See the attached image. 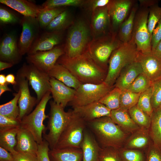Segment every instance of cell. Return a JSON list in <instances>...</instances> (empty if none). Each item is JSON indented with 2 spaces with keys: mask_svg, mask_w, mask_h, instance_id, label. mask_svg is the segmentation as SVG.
Masks as SVG:
<instances>
[{
  "mask_svg": "<svg viewBox=\"0 0 161 161\" xmlns=\"http://www.w3.org/2000/svg\"><path fill=\"white\" fill-rule=\"evenodd\" d=\"M20 127L0 130V146L12 154L17 152L15 147L17 143V135Z\"/></svg>",
  "mask_w": 161,
  "mask_h": 161,
  "instance_id": "f546056e",
  "label": "cell"
},
{
  "mask_svg": "<svg viewBox=\"0 0 161 161\" xmlns=\"http://www.w3.org/2000/svg\"><path fill=\"white\" fill-rule=\"evenodd\" d=\"M0 161H14L12 154L0 146Z\"/></svg>",
  "mask_w": 161,
  "mask_h": 161,
  "instance_id": "db71d44e",
  "label": "cell"
},
{
  "mask_svg": "<svg viewBox=\"0 0 161 161\" xmlns=\"http://www.w3.org/2000/svg\"><path fill=\"white\" fill-rule=\"evenodd\" d=\"M21 32L18 42L21 54H27L36 38L40 27L36 18L24 16L20 20Z\"/></svg>",
  "mask_w": 161,
  "mask_h": 161,
  "instance_id": "4fadbf2b",
  "label": "cell"
},
{
  "mask_svg": "<svg viewBox=\"0 0 161 161\" xmlns=\"http://www.w3.org/2000/svg\"><path fill=\"white\" fill-rule=\"evenodd\" d=\"M64 54V45H58L50 50L27 55L26 58L28 64L48 73Z\"/></svg>",
  "mask_w": 161,
  "mask_h": 161,
  "instance_id": "7c38bea8",
  "label": "cell"
},
{
  "mask_svg": "<svg viewBox=\"0 0 161 161\" xmlns=\"http://www.w3.org/2000/svg\"><path fill=\"white\" fill-rule=\"evenodd\" d=\"M63 37V31H47L38 35L27 54L50 50L61 43Z\"/></svg>",
  "mask_w": 161,
  "mask_h": 161,
  "instance_id": "e0dca14e",
  "label": "cell"
},
{
  "mask_svg": "<svg viewBox=\"0 0 161 161\" xmlns=\"http://www.w3.org/2000/svg\"><path fill=\"white\" fill-rule=\"evenodd\" d=\"M65 10V7L41 8L36 18L40 27L45 28L58 15Z\"/></svg>",
  "mask_w": 161,
  "mask_h": 161,
  "instance_id": "d590c367",
  "label": "cell"
},
{
  "mask_svg": "<svg viewBox=\"0 0 161 161\" xmlns=\"http://www.w3.org/2000/svg\"><path fill=\"white\" fill-rule=\"evenodd\" d=\"M18 18L6 9L0 8V21L3 24H14L18 21Z\"/></svg>",
  "mask_w": 161,
  "mask_h": 161,
  "instance_id": "c3c4849f",
  "label": "cell"
},
{
  "mask_svg": "<svg viewBox=\"0 0 161 161\" xmlns=\"http://www.w3.org/2000/svg\"><path fill=\"white\" fill-rule=\"evenodd\" d=\"M13 65L12 64L0 61V71H1L4 69L12 67Z\"/></svg>",
  "mask_w": 161,
  "mask_h": 161,
  "instance_id": "680465c9",
  "label": "cell"
},
{
  "mask_svg": "<svg viewBox=\"0 0 161 161\" xmlns=\"http://www.w3.org/2000/svg\"><path fill=\"white\" fill-rule=\"evenodd\" d=\"M161 19V7L156 4L150 7L148 19V27L149 33L152 35L157 24Z\"/></svg>",
  "mask_w": 161,
  "mask_h": 161,
  "instance_id": "7bdbcfd3",
  "label": "cell"
},
{
  "mask_svg": "<svg viewBox=\"0 0 161 161\" xmlns=\"http://www.w3.org/2000/svg\"><path fill=\"white\" fill-rule=\"evenodd\" d=\"M136 10V7L133 8L128 18L119 27L118 36L123 43H127L131 39Z\"/></svg>",
  "mask_w": 161,
  "mask_h": 161,
  "instance_id": "1f68e13d",
  "label": "cell"
},
{
  "mask_svg": "<svg viewBox=\"0 0 161 161\" xmlns=\"http://www.w3.org/2000/svg\"><path fill=\"white\" fill-rule=\"evenodd\" d=\"M21 120L18 118L13 119L0 114V130L20 127Z\"/></svg>",
  "mask_w": 161,
  "mask_h": 161,
  "instance_id": "681fc988",
  "label": "cell"
},
{
  "mask_svg": "<svg viewBox=\"0 0 161 161\" xmlns=\"http://www.w3.org/2000/svg\"><path fill=\"white\" fill-rule=\"evenodd\" d=\"M50 83L53 101L64 108L74 98L76 90L52 77H50Z\"/></svg>",
  "mask_w": 161,
  "mask_h": 161,
  "instance_id": "d6986e66",
  "label": "cell"
},
{
  "mask_svg": "<svg viewBox=\"0 0 161 161\" xmlns=\"http://www.w3.org/2000/svg\"><path fill=\"white\" fill-rule=\"evenodd\" d=\"M12 155L14 161H37V156L29 154L17 152Z\"/></svg>",
  "mask_w": 161,
  "mask_h": 161,
  "instance_id": "f5cc1de1",
  "label": "cell"
},
{
  "mask_svg": "<svg viewBox=\"0 0 161 161\" xmlns=\"http://www.w3.org/2000/svg\"><path fill=\"white\" fill-rule=\"evenodd\" d=\"M72 21L70 13L66 9L52 21L45 29L47 31H63L72 25Z\"/></svg>",
  "mask_w": 161,
  "mask_h": 161,
  "instance_id": "d6a6232c",
  "label": "cell"
},
{
  "mask_svg": "<svg viewBox=\"0 0 161 161\" xmlns=\"http://www.w3.org/2000/svg\"><path fill=\"white\" fill-rule=\"evenodd\" d=\"M137 61L140 64L143 73L152 82L161 78V59L152 52L147 54L138 52Z\"/></svg>",
  "mask_w": 161,
  "mask_h": 161,
  "instance_id": "ac0fdd59",
  "label": "cell"
},
{
  "mask_svg": "<svg viewBox=\"0 0 161 161\" xmlns=\"http://www.w3.org/2000/svg\"><path fill=\"white\" fill-rule=\"evenodd\" d=\"M7 83L6 76L4 74L0 75V85H4Z\"/></svg>",
  "mask_w": 161,
  "mask_h": 161,
  "instance_id": "94428289",
  "label": "cell"
},
{
  "mask_svg": "<svg viewBox=\"0 0 161 161\" xmlns=\"http://www.w3.org/2000/svg\"><path fill=\"white\" fill-rule=\"evenodd\" d=\"M86 0H47L41 6L42 9L65 7L67 6H84Z\"/></svg>",
  "mask_w": 161,
  "mask_h": 161,
  "instance_id": "f35d334b",
  "label": "cell"
},
{
  "mask_svg": "<svg viewBox=\"0 0 161 161\" xmlns=\"http://www.w3.org/2000/svg\"><path fill=\"white\" fill-rule=\"evenodd\" d=\"M143 73L142 67L136 61L125 67L120 72L114 83L121 90L127 89L137 77Z\"/></svg>",
  "mask_w": 161,
  "mask_h": 161,
  "instance_id": "cb8c5ba5",
  "label": "cell"
},
{
  "mask_svg": "<svg viewBox=\"0 0 161 161\" xmlns=\"http://www.w3.org/2000/svg\"><path fill=\"white\" fill-rule=\"evenodd\" d=\"M6 80L8 83H10L14 86L16 85L17 83L14 75L12 74H10L6 75Z\"/></svg>",
  "mask_w": 161,
  "mask_h": 161,
  "instance_id": "9f6ffc18",
  "label": "cell"
},
{
  "mask_svg": "<svg viewBox=\"0 0 161 161\" xmlns=\"http://www.w3.org/2000/svg\"><path fill=\"white\" fill-rule=\"evenodd\" d=\"M110 117L116 124L129 134L140 128L132 120L128 111L120 108L111 111Z\"/></svg>",
  "mask_w": 161,
  "mask_h": 161,
  "instance_id": "4316f807",
  "label": "cell"
},
{
  "mask_svg": "<svg viewBox=\"0 0 161 161\" xmlns=\"http://www.w3.org/2000/svg\"><path fill=\"white\" fill-rule=\"evenodd\" d=\"M122 43L116 33L110 32L104 35L92 38L86 51L97 64L106 70L112 53Z\"/></svg>",
  "mask_w": 161,
  "mask_h": 161,
  "instance_id": "5b68a950",
  "label": "cell"
},
{
  "mask_svg": "<svg viewBox=\"0 0 161 161\" xmlns=\"http://www.w3.org/2000/svg\"><path fill=\"white\" fill-rule=\"evenodd\" d=\"M16 86L20 92L18 104L19 109L18 118L21 120L25 116L30 113L35 105L37 103V98L32 96L28 87V81L24 77L18 74Z\"/></svg>",
  "mask_w": 161,
  "mask_h": 161,
  "instance_id": "5bb4252c",
  "label": "cell"
},
{
  "mask_svg": "<svg viewBox=\"0 0 161 161\" xmlns=\"http://www.w3.org/2000/svg\"><path fill=\"white\" fill-rule=\"evenodd\" d=\"M152 52L154 55L161 59V41L155 48L152 50Z\"/></svg>",
  "mask_w": 161,
  "mask_h": 161,
  "instance_id": "11a10c76",
  "label": "cell"
},
{
  "mask_svg": "<svg viewBox=\"0 0 161 161\" xmlns=\"http://www.w3.org/2000/svg\"><path fill=\"white\" fill-rule=\"evenodd\" d=\"M161 41V19L154 28L151 35V45L152 50L156 47Z\"/></svg>",
  "mask_w": 161,
  "mask_h": 161,
  "instance_id": "f907efd6",
  "label": "cell"
},
{
  "mask_svg": "<svg viewBox=\"0 0 161 161\" xmlns=\"http://www.w3.org/2000/svg\"><path fill=\"white\" fill-rule=\"evenodd\" d=\"M111 88L104 82L98 84H80L76 90L74 98L68 104L74 107L99 102Z\"/></svg>",
  "mask_w": 161,
  "mask_h": 161,
  "instance_id": "8fae6325",
  "label": "cell"
},
{
  "mask_svg": "<svg viewBox=\"0 0 161 161\" xmlns=\"http://www.w3.org/2000/svg\"><path fill=\"white\" fill-rule=\"evenodd\" d=\"M152 82L143 73L139 75L127 89L137 93H141L151 87Z\"/></svg>",
  "mask_w": 161,
  "mask_h": 161,
  "instance_id": "ab89813d",
  "label": "cell"
},
{
  "mask_svg": "<svg viewBox=\"0 0 161 161\" xmlns=\"http://www.w3.org/2000/svg\"><path fill=\"white\" fill-rule=\"evenodd\" d=\"M16 139V151L19 153L29 154L37 156L38 144L30 131L20 127L17 133Z\"/></svg>",
  "mask_w": 161,
  "mask_h": 161,
  "instance_id": "603a6c76",
  "label": "cell"
},
{
  "mask_svg": "<svg viewBox=\"0 0 161 161\" xmlns=\"http://www.w3.org/2000/svg\"><path fill=\"white\" fill-rule=\"evenodd\" d=\"M101 148L123 147L130 135L116 124L110 117H104L86 123Z\"/></svg>",
  "mask_w": 161,
  "mask_h": 161,
  "instance_id": "7a4b0ae2",
  "label": "cell"
},
{
  "mask_svg": "<svg viewBox=\"0 0 161 161\" xmlns=\"http://www.w3.org/2000/svg\"><path fill=\"white\" fill-rule=\"evenodd\" d=\"M91 36L90 26L85 20L79 19L76 21L69 29L64 45V55L71 58L84 53L92 40Z\"/></svg>",
  "mask_w": 161,
  "mask_h": 161,
  "instance_id": "277c9868",
  "label": "cell"
},
{
  "mask_svg": "<svg viewBox=\"0 0 161 161\" xmlns=\"http://www.w3.org/2000/svg\"><path fill=\"white\" fill-rule=\"evenodd\" d=\"M80 148L83 153L82 161H98L101 147L92 134L86 129Z\"/></svg>",
  "mask_w": 161,
  "mask_h": 161,
  "instance_id": "484cf974",
  "label": "cell"
},
{
  "mask_svg": "<svg viewBox=\"0 0 161 161\" xmlns=\"http://www.w3.org/2000/svg\"><path fill=\"white\" fill-rule=\"evenodd\" d=\"M20 92L14 93L13 98L10 101L0 105V114L13 119L18 118L19 114V106L17 105Z\"/></svg>",
  "mask_w": 161,
  "mask_h": 161,
  "instance_id": "836d02e7",
  "label": "cell"
},
{
  "mask_svg": "<svg viewBox=\"0 0 161 161\" xmlns=\"http://www.w3.org/2000/svg\"><path fill=\"white\" fill-rule=\"evenodd\" d=\"M138 51L132 38L121 44L112 53L109 61V66L104 82L112 87L122 70L126 66L137 61Z\"/></svg>",
  "mask_w": 161,
  "mask_h": 161,
  "instance_id": "3957f363",
  "label": "cell"
},
{
  "mask_svg": "<svg viewBox=\"0 0 161 161\" xmlns=\"http://www.w3.org/2000/svg\"><path fill=\"white\" fill-rule=\"evenodd\" d=\"M151 103L154 110L161 108V78L152 82Z\"/></svg>",
  "mask_w": 161,
  "mask_h": 161,
  "instance_id": "f6af8a7d",
  "label": "cell"
},
{
  "mask_svg": "<svg viewBox=\"0 0 161 161\" xmlns=\"http://www.w3.org/2000/svg\"><path fill=\"white\" fill-rule=\"evenodd\" d=\"M152 142L148 129L140 128L129 135L122 148L145 152Z\"/></svg>",
  "mask_w": 161,
  "mask_h": 161,
  "instance_id": "7402d4cb",
  "label": "cell"
},
{
  "mask_svg": "<svg viewBox=\"0 0 161 161\" xmlns=\"http://www.w3.org/2000/svg\"><path fill=\"white\" fill-rule=\"evenodd\" d=\"M9 84L8 83H7L6 84L4 85H0V96L5 92L7 91H11V90L8 86V85Z\"/></svg>",
  "mask_w": 161,
  "mask_h": 161,
  "instance_id": "91938a15",
  "label": "cell"
},
{
  "mask_svg": "<svg viewBox=\"0 0 161 161\" xmlns=\"http://www.w3.org/2000/svg\"><path fill=\"white\" fill-rule=\"evenodd\" d=\"M0 2L23 15L24 17L37 18L41 7L32 1L26 0H0Z\"/></svg>",
  "mask_w": 161,
  "mask_h": 161,
  "instance_id": "d4e9b609",
  "label": "cell"
},
{
  "mask_svg": "<svg viewBox=\"0 0 161 161\" xmlns=\"http://www.w3.org/2000/svg\"><path fill=\"white\" fill-rule=\"evenodd\" d=\"M51 92H47L38 103L35 109L21 120V127L30 131L38 144L43 141L42 134L45 133L47 127L44 121L48 118L49 115L45 113L46 106L48 101L52 98Z\"/></svg>",
  "mask_w": 161,
  "mask_h": 161,
  "instance_id": "52a82bcc",
  "label": "cell"
},
{
  "mask_svg": "<svg viewBox=\"0 0 161 161\" xmlns=\"http://www.w3.org/2000/svg\"><path fill=\"white\" fill-rule=\"evenodd\" d=\"M107 5L97 8L92 12L90 27L92 38L110 32L109 30L111 24Z\"/></svg>",
  "mask_w": 161,
  "mask_h": 161,
  "instance_id": "9a60e30c",
  "label": "cell"
},
{
  "mask_svg": "<svg viewBox=\"0 0 161 161\" xmlns=\"http://www.w3.org/2000/svg\"><path fill=\"white\" fill-rule=\"evenodd\" d=\"M149 9L144 7L136 14L132 38L138 51L147 54L152 52L151 36L148 31L147 23Z\"/></svg>",
  "mask_w": 161,
  "mask_h": 161,
  "instance_id": "30bf717a",
  "label": "cell"
},
{
  "mask_svg": "<svg viewBox=\"0 0 161 161\" xmlns=\"http://www.w3.org/2000/svg\"><path fill=\"white\" fill-rule=\"evenodd\" d=\"M140 4L145 7L146 6L150 7L152 5L157 3L158 1L156 0H140Z\"/></svg>",
  "mask_w": 161,
  "mask_h": 161,
  "instance_id": "6f0895ef",
  "label": "cell"
},
{
  "mask_svg": "<svg viewBox=\"0 0 161 161\" xmlns=\"http://www.w3.org/2000/svg\"><path fill=\"white\" fill-rule=\"evenodd\" d=\"M148 129L152 142L161 148V108L154 110Z\"/></svg>",
  "mask_w": 161,
  "mask_h": 161,
  "instance_id": "4dcf8cb0",
  "label": "cell"
},
{
  "mask_svg": "<svg viewBox=\"0 0 161 161\" xmlns=\"http://www.w3.org/2000/svg\"><path fill=\"white\" fill-rule=\"evenodd\" d=\"M86 125V123L73 110L71 117L54 149L80 148Z\"/></svg>",
  "mask_w": 161,
  "mask_h": 161,
  "instance_id": "ba28073f",
  "label": "cell"
},
{
  "mask_svg": "<svg viewBox=\"0 0 161 161\" xmlns=\"http://www.w3.org/2000/svg\"><path fill=\"white\" fill-rule=\"evenodd\" d=\"M56 63L68 69L81 84L102 83L107 75L106 70L97 64L86 51L73 58L64 55Z\"/></svg>",
  "mask_w": 161,
  "mask_h": 161,
  "instance_id": "6da1fadb",
  "label": "cell"
},
{
  "mask_svg": "<svg viewBox=\"0 0 161 161\" xmlns=\"http://www.w3.org/2000/svg\"><path fill=\"white\" fill-rule=\"evenodd\" d=\"M145 152V161H161V148L152 142Z\"/></svg>",
  "mask_w": 161,
  "mask_h": 161,
  "instance_id": "bcb514c9",
  "label": "cell"
},
{
  "mask_svg": "<svg viewBox=\"0 0 161 161\" xmlns=\"http://www.w3.org/2000/svg\"><path fill=\"white\" fill-rule=\"evenodd\" d=\"M73 112L86 123L104 117H110L111 110L99 102L73 107Z\"/></svg>",
  "mask_w": 161,
  "mask_h": 161,
  "instance_id": "44dd1931",
  "label": "cell"
},
{
  "mask_svg": "<svg viewBox=\"0 0 161 161\" xmlns=\"http://www.w3.org/2000/svg\"><path fill=\"white\" fill-rule=\"evenodd\" d=\"M51 161H82L83 153L80 148L68 147L50 150Z\"/></svg>",
  "mask_w": 161,
  "mask_h": 161,
  "instance_id": "83f0119b",
  "label": "cell"
},
{
  "mask_svg": "<svg viewBox=\"0 0 161 161\" xmlns=\"http://www.w3.org/2000/svg\"><path fill=\"white\" fill-rule=\"evenodd\" d=\"M50 110L47 129V134H43V137L49 144L50 150L54 149L63 131L69 122L73 110L65 112L64 108L53 101H50Z\"/></svg>",
  "mask_w": 161,
  "mask_h": 161,
  "instance_id": "8992f818",
  "label": "cell"
},
{
  "mask_svg": "<svg viewBox=\"0 0 161 161\" xmlns=\"http://www.w3.org/2000/svg\"><path fill=\"white\" fill-rule=\"evenodd\" d=\"M132 4L131 1L129 0H110L107 6L113 28L117 29L123 22Z\"/></svg>",
  "mask_w": 161,
  "mask_h": 161,
  "instance_id": "ffe728a7",
  "label": "cell"
},
{
  "mask_svg": "<svg viewBox=\"0 0 161 161\" xmlns=\"http://www.w3.org/2000/svg\"><path fill=\"white\" fill-rule=\"evenodd\" d=\"M17 74L25 78L37 95V103L48 92H50V77L48 73L32 64H24Z\"/></svg>",
  "mask_w": 161,
  "mask_h": 161,
  "instance_id": "9c48e42d",
  "label": "cell"
},
{
  "mask_svg": "<svg viewBox=\"0 0 161 161\" xmlns=\"http://www.w3.org/2000/svg\"><path fill=\"white\" fill-rule=\"evenodd\" d=\"M98 161H122L119 149L113 147L101 148Z\"/></svg>",
  "mask_w": 161,
  "mask_h": 161,
  "instance_id": "ee69618b",
  "label": "cell"
},
{
  "mask_svg": "<svg viewBox=\"0 0 161 161\" xmlns=\"http://www.w3.org/2000/svg\"><path fill=\"white\" fill-rule=\"evenodd\" d=\"M120 155L122 161H145V152L136 149H119Z\"/></svg>",
  "mask_w": 161,
  "mask_h": 161,
  "instance_id": "60d3db41",
  "label": "cell"
},
{
  "mask_svg": "<svg viewBox=\"0 0 161 161\" xmlns=\"http://www.w3.org/2000/svg\"><path fill=\"white\" fill-rule=\"evenodd\" d=\"M48 74L50 77L54 78L75 90L81 84L68 69L58 63H56Z\"/></svg>",
  "mask_w": 161,
  "mask_h": 161,
  "instance_id": "f1b7e54d",
  "label": "cell"
},
{
  "mask_svg": "<svg viewBox=\"0 0 161 161\" xmlns=\"http://www.w3.org/2000/svg\"><path fill=\"white\" fill-rule=\"evenodd\" d=\"M50 150L48 143L45 140H43L41 143L38 144L37 161H51L49 155Z\"/></svg>",
  "mask_w": 161,
  "mask_h": 161,
  "instance_id": "7dc6e473",
  "label": "cell"
},
{
  "mask_svg": "<svg viewBox=\"0 0 161 161\" xmlns=\"http://www.w3.org/2000/svg\"><path fill=\"white\" fill-rule=\"evenodd\" d=\"M110 0H86L84 5L92 12L97 8L107 6Z\"/></svg>",
  "mask_w": 161,
  "mask_h": 161,
  "instance_id": "816d5d0a",
  "label": "cell"
},
{
  "mask_svg": "<svg viewBox=\"0 0 161 161\" xmlns=\"http://www.w3.org/2000/svg\"><path fill=\"white\" fill-rule=\"evenodd\" d=\"M140 94L133 92L128 89L121 90L120 108L128 111L136 105Z\"/></svg>",
  "mask_w": 161,
  "mask_h": 161,
  "instance_id": "74e56055",
  "label": "cell"
},
{
  "mask_svg": "<svg viewBox=\"0 0 161 161\" xmlns=\"http://www.w3.org/2000/svg\"><path fill=\"white\" fill-rule=\"evenodd\" d=\"M128 112L132 120L140 128L149 129L151 116L138 108L137 105L129 109Z\"/></svg>",
  "mask_w": 161,
  "mask_h": 161,
  "instance_id": "e575fe53",
  "label": "cell"
},
{
  "mask_svg": "<svg viewBox=\"0 0 161 161\" xmlns=\"http://www.w3.org/2000/svg\"><path fill=\"white\" fill-rule=\"evenodd\" d=\"M121 90L115 87L103 97L99 102L112 111L120 108V97Z\"/></svg>",
  "mask_w": 161,
  "mask_h": 161,
  "instance_id": "8d00e7d4",
  "label": "cell"
},
{
  "mask_svg": "<svg viewBox=\"0 0 161 161\" xmlns=\"http://www.w3.org/2000/svg\"><path fill=\"white\" fill-rule=\"evenodd\" d=\"M151 86L141 93L139 98L137 106L138 108L151 116L153 111L151 103Z\"/></svg>",
  "mask_w": 161,
  "mask_h": 161,
  "instance_id": "b9f144b4",
  "label": "cell"
},
{
  "mask_svg": "<svg viewBox=\"0 0 161 161\" xmlns=\"http://www.w3.org/2000/svg\"><path fill=\"white\" fill-rule=\"evenodd\" d=\"M22 56L16 35L12 33L5 35L0 44V61L10 63L14 65L21 61Z\"/></svg>",
  "mask_w": 161,
  "mask_h": 161,
  "instance_id": "2e32d148",
  "label": "cell"
}]
</instances>
